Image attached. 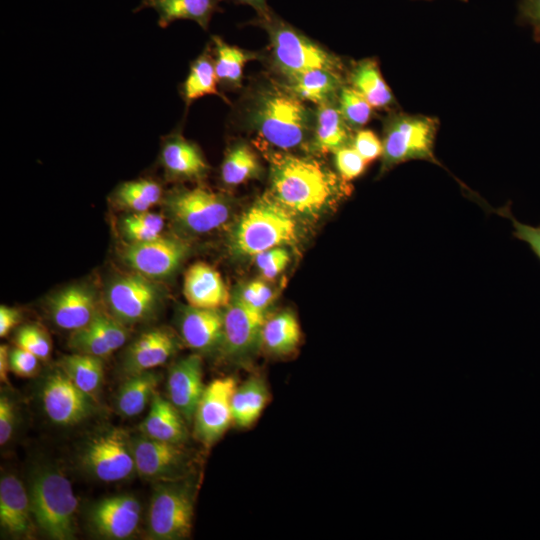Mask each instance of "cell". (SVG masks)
Here are the masks:
<instances>
[{"mask_svg":"<svg viewBox=\"0 0 540 540\" xmlns=\"http://www.w3.org/2000/svg\"><path fill=\"white\" fill-rule=\"evenodd\" d=\"M268 156L270 194L294 215L316 216L349 189L315 159L284 152Z\"/></svg>","mask_w":540,"mask_h":540,"instance_id":"cell-1","label":"cell"},{"mask_svg":"<svg viewBox=\"0 0 540 540\" xmlns=\"http://www.w3.org/2000/svg\"><path fill=\"white\" fill-rule=\"evenodd\" d=\"M246 124L266 143L293 150L311 142L314 112L283 84L257 85L246 102Z\"/></svg>","mask_w":540,"mask_h":540,"instance_id":"cell-2","label":"cell"},{"mask_svg":"<svg viewBox=\"0 0 540 540\" xmlns=\"http://www.w3.org/2000/svg\"><path fill=\"white\" fill-rule=\"evenodd\" d=\"M28 493L35 524L43 534L55 540L75 538L78 500L70 480L58 467L36 466Z\"/></svg>","mask_w":540,"mask_h":540,"instance_id":"cell-3","label":"cell"},{"mask_svg":"<svg viewBox=\"0 0 540 540\" xmlns=\"http://www.w3.org/2000/svg\"><path fill=\"white\" fill-rule=\"evenodd\" d=\"M268 34L274 68L288 79L312 69H327L343 73L342 60L272 10L251 22Z\"/></svg>","mask_w":540,"mask_h":540,"instance_id":"cell-4","label":"cell"},{"mask_svg":"<svg viewBox=\"0 0 540 540\" xmlns=\"http://www.w3.org/2000/svg\"><path fill=\"white\" fill-rule=\"evenodd\" d=\"M297 238L293 214L270 193L259 198L239 219L231 235L233 253L242 257L255 255Z\"/></svg>","mask_w":540,"mask_h":540,"instance_id":"cell-5","label":"cell"},{"mask_svg":"<svg viewBox=\"0 0 540 540\" xmlns=\"http://www.w3.org/2000/svg\"><path fill=\"white\" fill-rule=\"evenodd\" d=\"M439 125L436 117L391 111L383 121L380 175L411 160H425L442 166L434 152Z\"/></svg>","mask_w":540,"mask_h":540,"instance_id":"cell-6","label":"cell"},{"mask_svg":"<svg viewBox=\"0 0 540 540\" xmlns=\"http://www.w3.org/2000/svg\"><path fill=\"white\" fill-rule=\"evenodd\" d=\"M194 490L184 480L157 482L148 512V535L154 540L188 538L194 516Z\"/></svg>","mask_w":540,"mask_h":540,"instance_id":"cell-7","label":"cell"},{"mask_svg":"<svg viewBox=\"0 0 540 540\" xmlns=\"http://www.w3.org/2000/svg\"><path fill=\"white\" fill-rule=\"evenodd\" d=\"M165 210L181 229L203 234L222 226L231 213L229 198L205 187H179L163 198Z\"/></svg>","mask_w":540,"mask_h":540,"instance_id":"cell-8","label":"cell"},{"mask_svg":"<svg viewBox=\"0 0 540 540\" xmlns=\"http://www.w3.org/2000/svg\"><path fill=\"white\" fill-rule=\"evenodd\" d=\"M162 298L163 292L155 280L134 271L114 276L105 290L110 314L125 325L151 319Z\"/></svg>","mask_w":540,"mask_h":540,"instance_id":"cell-9","label":"cell"},{"mask_svg":"<svg viewBox=\"0 0 540 540\" xmlns=\"http://www.w3.org/2000/svg\"><path fill=\"white\" fill-rule=\"evenodd\" d=\"M81 460L85 470L103 482L123 481L136 472L133 441L122 428L94 436L86 444Z\"/></svg>","mask_w":540,"mask_h":540,"instance_id":"cell-10","label":"cell"},{"mask_svg":"<svg viewBox=\"0 0 540 540\" xmlns=\"http://www.w3.org/2000/svg\"><path fill=\"white\" fill-rule=\"evenodd\" d=\"M41 401L47 417L59 426L77 425L97 410L96 398L77 387L61 369L45 379Z\"/></svg>","mask_w":540,"mask_h":540,"instance_id":"cell-11","label":"cell"},{"mask_svg":"<svg viewBox=\"0 0 540 540\" xmlns=\"http://www.w3.org/2000/svg\"><path fill=\"white\" fill-rule=\"evenodd\" d=\"M237 387L231 376L211 381L197 405L194 435L206 447L214 445L233 424L232 397Z\"/></svg>","mask_w":540,"mask_h":540,"instance_id":"cell-12","label":"cell"},{"mask_svg":"<svg viewBox=\"0 0 540 540\" xmlns=\"http://www.w3.org/2000/svg\"><path fill=\"white\" fill-rule=\"evenodd\" d=\"M189 245L177 238L160 235L140 243H126L123 262L134 272L153 280L171 276L187 256Z\"/></svg>","mask_w":540,"mask_h":540,"instance_id":"cell-13","label":"cell"},{"mask_svg":"<svg viewBox=\"0 0 540 540\" xmlns=\"http://www.w3.org/2000/svg\"><path fill=\"white\" fill-rule=\"evenodd\" d=\"M266 311L246 304L235 292L224 308L221 349L230 358H244L260 347Z\"/></svg>","mask_w":540,"mask_h":540,"instance_id":"cell-14","label":"cell"},{"mask_svg":"<svg viewBox=\"0 0 540 540\" xmlns=\"http://www.w3.org/2000/svg\"><path fill=\"white\" fill-rule=\"evenodd\" d=\"M136 472L156 482L175 481L184 477L188 455L181 445L149 438L141 433L134 438Z\"/></svg>","mask_w":540,"mask_h":540,"instance_id":"cell-15","label":"cell"},{"mask_svg":"<svg viewBox=\"0 0 540 540\" xmlns=\"http://www.w3.org/2000/svg\"><path fill=\"white\" fill-rule=\"evenodd\" d=\"M141 511V504L134 496L115 495L96 502L89 511L88 520L98 536L126 539L137 530Z\"/></svg>","mask_w":540,"mask_h":540,"instance_id":"cell-16","label":"cell"},{"mask_svg":"<svg viewBox=\"0 0 540 540\" xmlns=\"http://www.w3.org/2000/svg\"><path fill=\"white\" fill-rule=\"evenodd\" d=\"M205 387L202 359L198 353L181 358L170 368L167 378L168 398L187 423L193 421Z\"/></svg>","mask_w":540,"mask_h":540,"instance_id":"cell-17","label":"cell"},{"mask_svg":"<svg viewBox=\"0 0 540 540\" xmlns=\"http://www.w3.org/2000/svg\"><path fill=\"white\" fill-rule=\"evenodd\" d=\"M54 324L75 331L90 324L99 310L95 291L84 284H74L52 295L47 302Z\"/></svg>","mask_w":540,"mask_h":540,"instance_id":"cell-18","label":"cell"},{"mask_svg":"<svg viewBox=\"0 0 540 540\" xmlns=\"http://www.w3.org/2000/svg\"><path fill=\"white\" fill-rule=\"evenodd\" d=\"M160 164L168 179L201 180L209 170L199 146L186 139L180 131H173L161 141Z\"/></svg>","mask_w":540,"mask_h":540,"instance_id":"cell-19","label":"cell"},{"mask_svg":"<svg viewBox=\"0 0 540 540\" xmlns=\"http://www.w3.org/2000/svg\"><path fill=\"white\" fill-rule=\"evenodd\" d=\"M224 308L186 306L179 316V330L183 342L198 353L211 352L221 347Z\"/></svg>","mask_w":540,"mask_h":540,"instance_id":"cell-20","label":"cell"},{"mask_svg":"<svg viewBox=\"0 0 540 540\" xmlns=\"http://www.w3.org/2000/svg\"><path fill=\"white\" fill-rule=\"evenodd\" d=\"M178 347V340L171 330H147L126 350L122 369L128 376L152 370L164 364Z\"/></svg>","mask_w":540,"mask_h":540,"instance_id":"cell-21","label":"cell"},{"mask_svg":"<svg viewBox=\"0 0 540 540\" xmlns=\"http://www.w3.org/2000/svg\"><path fill=\"white\" fill-rule=\"evenodd\" d=\"M0 525L11 536L31 538L34 534L36 524L29 493L13 474H6L0 480Z\"/></svg>","mask_w":540,"mask_h":540,"instance_id":"cell-22","label":"cell"},{"mask_svg":"<svg viewBox=\"0 0 540 540\" xmlns=\"http://www.w3.org/2000/svg\"><path fill=\"white\" fill-rule=\"evenodd\" d=\"M183 294L188 305L198 308H225L231 300L220 273L204 262H197L186 270Z\"/></svg>","mask_w":540,"mask_h":540,"instance_id":"cell-23","label":"cell"},{"mask_svg":"<svg viewBox=\"0 0 540 540\" xmlns=\"http://www.w3.org/2000/svg\"><path fill=\"white\" fill-rule=\"evenodd\" d=\"M223 0H140L133 9L134 13L144 9H153L158 15V25L167 28L176 20H191L203 30H207L212 16L222 12Z\"/></svg>","mask_w":540,"mask_h":540,"instance_id":"cell-24","label":"cell"},{"mask_svg":"<svg viewBox=\"0 0 540 540\" xmlns=\"http://www.w3.org/2000/svg\"><path fill=\"white\" fill-rule=\"evenodd\" d=\"M351 127L343 118L337 101L317 105L314 112L311 147L321 153L335 152L351 145Z\"/></svg>","mask_w":540,"mask_h":540,"instance_id":"cell-25","label":"cell"},{"mask_svg":"<svg viewBox=\"0 0 540 540\" xmlns=\"http://www.w3.org/2000/svg\"><path fill=\"white\" fill-rule=\"evenodd\" d=\"M186 423V419L169 400L155 394L140 429L149 438L182 445L187 439Z\"/></svg>","mask_w":540,"mask_h":540,"instance_id":"cell-26","label":"cell"},{"mask_svg":"<svg viewBox=\"0 0 540 540\" xmlns=\"http://www.w3.org/2000/svg\"><path fill=\"white\" fill-rule=\"evenodd\" d=\"M283 85L302 101L320 105L337 101L345 80L343 73L312 69L286 79Z\"/></svg>","mask_w":540,"mask_h":540,"instance_id":"cell-27","label":"cell"},{"mask_svg":"<svg viewBox=\"0 0 540 540\" xmlns=\"http://www.w3.org/2000/svg\"><path fill=\"white\" fill-rule=\"evenodd\" d=\"M347 82L374 109H389L396 104L393 92L382 76L376 59L365 58L354 62L348 71Z\"/></svg>","mask_w":540,"mask_h":540,"instance_id":"cell-28","label":"cell"},{"mask_svg":"<svg viewBox=\"0 0 540 540\" xmlns=\"http://www.w3.org/2000/svg\"><path fill=\"white\" fill-rule=\"evenodd\" d=\"M269 389L261 376H251L237 385L232 397L233 424L249 428L262 415L269 402Z\"/></svg>","mask_w":540,"mask_h":540,"instance_id":"cell-29","label":"cell"},{"mask_svg":"<svg viewBox=\"0 0 540 540\" xmlns=\"http://www.w3.org/2000/svg\"><path fill=\"white\" fill-rule=\"evenodd\" d=\"M300 340L301 328L298 319L291 311H282L266 318L260 347L270 355L287 356L298 348Z\"/></svg>","mask_w":540,"mask_h":540,"instance_id":"cell-30","label":"cell"},{"mask_svg":"<svg viewBox=\"0 0 540 540\" xmlns=\"http://www.w3.org/2000/svg\"><path fill=\"white\" fill-rule=\"evenodd\" d=\"M211 43L219 86L226 90L239 89L246 63L256 59L257 55L226 43L218 35L211 37Z\"/></svg>","mask_w":540,"mask_h":540,"instance_id":"cell-31","label":"cell"},{"mask_svg":"<svg viewBox=\"0 0 540 540\" xmlns=\"http://www.w3.org/2000/svg\"><path fill=\"white\" fill-rule=\"evenodd\" d=\"M213 51L207 45L203 52L191 63L189 73L180 86V95L189 107L190 104L206 95H217L226 100L218 91Z\"/></svg>","mask_w":540,"mask_h":540,"instance_id":"cell-32","label":"cell"},{"mask_svg":"<svg viewBox=\"0 0 540 540\" xmlns=\"http://www.w3.org/2000/svg\"><path fill=\"white\" fill-rule=\"evenodd\" d=\"M160 381L157 373L149 370L130 375L116 396V409L122 417H135L154 397Z\"/></svg>","mask_w":540,"mask_h":540,"instance_id":"cell-33","label":"cell"},{"mask_svg":"<svg viewBox=\"0 0 540 540\" xmlns=\"http://www.w3.org/2000/svg\"><path fill=\"white\" fill-rule=\"evenodd\" d=\"M261 173V164L253 148L244 141L231 144L221 164L220 177L224 185L237 186Z\"/></svg>","mask_w":540,"mask_h":540,"instance_id":"cell-34","label":"cell"},{"mask_svg":"<svg viewBox=\"0 0 540 540\" xmlns=\"http://www.w3.org/2000/svg\"><path fill=\"white\" fill-rule=\"evenodd\" d=\"M111 199L118 208L131 212L149 211L163 199L162 187L152 178H138L117 186Z\"/></svg>","mask_w":540,"mask_h":540,"instance_id":"cell-35","label":"cell"},{"mask_svg":"<svg viewBox=\"0 0 540 540\" xmlns=\"http://www.w3.org/2000/svg\"><path fill=\"white\" fill-rule=\"evenodd\" d=\"M60 369L84 392L96 398L103 384L102 358L75 353L60 360Z\"/></svg>","mask_w":540,"mask_h":540,"instance_id":"cell-36","label":"cell"},{"mask_svg":"<svg viewBox=\"0 0 540 540\" xmlns=\"http://www.w3.org/2000/svg\"><path fill=\"white\" fill-rule=\"evenodd\" d=\"M165 222L162 215L152 212H132L120 222V232L126 243H140L162 235Z\"/></svg>","mask_w":540,"mask_h":540,"instance_id":"cell-37","label":"cell"},{"mask_svg":"<svg viewBox=\"0 0 540 540\" xmlns=\"http://www.w3.org/2000/svg\"><path fill=\"white\" fill-rule=\"evenodd\" d=\"M337 104L346 123L354 131L361 129L372 118L374 108L349 85L341 88Z\"/></svg>","mask_w":540,"mask_h":540,"instance_id":"cell-38","label":"cell"},{"mask_svg":"<svg viewBox=\"0 0 540 540\" xmlns=\"http://www.w3.org/2000/svg\"><path fill=\"white\" fill-rule=\"evenodd\" d=\"M69 345L76 353L92 355L102 359L114 352L91 322L83 328L72 331Z\"/></svg>","mask_w":540,"mask_h":540,"instance_id":"cell-39","label":"cell"},{"mask_svg":"<svg viewBox=\"0 0 540 540\" xmlns=\"http://www.w3.org/2000/svg\"><path fill=\"white\" fill-rule=\"evenodd\" d=\"M16 346L29 351L40 360H46L51 353V341L46 331L37 324L20 327L15 335Z\"/></svg>","mask_w":540,"mask_h":540,"instance_id":"cell-40","label":"cell"},{"mask_svg":"<svg viewBox=\"0 0 540 540\" xmlns=\"http://www.w3.org/2000/svg\"><path fill=\"white\" fill-rule=\"evenodd\" d=\"M91 324L113 351L122 347L128 338L129 332L126 325L100 309Z\"/></svg>","mask_w":540,"mask_h":540,"instance_id":"cell-41","label":"cell"},{"mask_svg":"<svg viewBox=\"0 0 540 540\" xmlns=\"http://www.w3.org/2000/svg\"><path fill=\"white\" fill-rule=\"evenodd\" d=\"M334 162L340 178L346 182L361 176L368 165L351 145L336 150Z\"/></svg>","mask_w":540,"mask_h":540,"instance_id":"cell-42","label":"cell"},{"mask_svg":"<svg viewBox=\"0 0 540 540\" xmlns=\"http://www.w3.org/2000/svg\"><path fill=\"white\" fill-rule=\"evenodd\" d=\"M290 262L288 251L283 247H275L254 256V263L263 279H275Z\"/></svg>","mask_w":540,"mask_h":540,"instance_id":"cell-43","label":"cell"},{"mask_svg":"<svg viewBox=\"0 0 540 540\" xmlns=\"http://www.w3.org/2000/svg\"><path fill=\"white\" fill-rule=\"evenodd\" d=\"M237 295L249 306L266 311L274 300V292L263 280L250 281L236 291Z\"/></svg>","mask_w":540,"mask_h":540,"instance_id":"cell-44","label":"cell"},{"mask_svg":"<svg viewBox=\"0 0 540 540\" xmlns=\"http://www.w3.org/2000/svg\"><path fill=\"white\" fill-rule=\"evenodd\" d=\"M497 214L508 218L513 226L512 235L528 244L535 256L540 260V225L532 226L518 221L512 214L509 205L494 210Z\"/></svg>","mask_w":540,"mask_h":540,"instance_id":"cell-45","label":"cell"},{"mask_svg":"<svg viewBox=\"0 0 540 540\" xmlns=\"http://www.w3.org/2000/svg\"><path fill=\"white\" fill-rule=\"evenodd\" d=\"M351 146L369 164L382 156V140L369 129H359L353 135Z\"/></svg>","mask_w":540,"mask_h":540,"instance_id":"cell-46","label":"cell"},{"mask_svg":"<svg viewBox=\"0 0 540 540\" xmlns=\"http://www.w3.org/2000/svg\"><path fill=\"white\" fill-rule=\"evenodd\" d=\"M39 358L18 346L9 350L10 371L19 377H33L39 370Z\"/></svg>","mask_w":540,"mask_h":540,"instance_id":"cell-47","label":"cell"},{"mask_svg":"<svg viewBox=\"0 0 540 540\" xmlns=\"http://www.w3.org/2000/svg\"><path fill=\"white\" fill-rule=\"evenodd\" d=\"M516 20L530 26L534 41L540 43V0H519Z\"/></svg>","mask_w":540,"mask_h":540,"instance_id":"cell-48","label":"cell"},{"mask_svg":"<svg viewBox=\"0 0 540 540\" xmlns=\"http://www.w3.org/2000/svg\"><path fill=\"white\" fill-rule=\"evenodd\" d=\"M16 423V407L14 402L7 395L2 394L0 397V444L6 445L15 428Z\"/></svg>","mask_w":540,"mask_h":540,"instance_id":"cell-49","label":"cell"},{"mask_svg":"<svg viewBox=\"0 0 540 540\" xmlns=\"http://www.w3.org/2000/svg\"><path fill=\"white\" fill-rule=\"evenodd\" d=\"M21 321L19 310L1 305L0 307V337H5Z\"/></svg>","mask_w":540,"mask_h":540,"instance_id":"cell-50","label":"cell"},{"mask_svg":"<svg viewBox=\"0 0 540 540\" xmlns=\"http://www.w3.org/2000/svg\"><path fill=\"white\" fill-rule=\"evenodd\" d=\"M235 4L249 5L255 9L258 17L266 16L272 9L267 5V0H230Z\"/></svg>","mask_w":540,"mask_h":540,"instance_id":"cell-51","label":"cell"},{"mask_svg":"<svg viewBox=\"0 0 540 540\" xmlns=\"http://www.w3.org/2000/svg\"><path fill=\"white\" fill-rule=\"evenodd\" d=\"M9 350L7 345L0 346V379L4 383H8V372L10 371Z\"/></svg>","mask_w":540,"mask_h":540,"instance_id":"cell-52","label":"cell"},{"mask_svg":"<svg viewBox=\"0 0 540 540\" xmlns=\"http://www.w3.org/2000/svg\"><path fill=\"white\" fill-rule=\"evenodd\" d=\"M427 1H430V0H427ZM459 1H462V2H468V0H459Z\"/></svg>","mask_w":540,"mask_h":540,"instance_id":"cell-53","label":"cell"}]
</instances>
